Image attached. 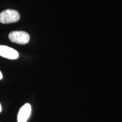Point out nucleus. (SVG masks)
<instances>
[{
	"label": "nucleus",
	"mask_w": 122,
	"mask_h": 122,
	"mask_svg": "<svg viewBox=\"0 0 122 122\" xmlns=\"http://www.w3.org/2000/svg\"><path fill=\"white\" fill-rule=\"evenodd\" d=\"M20 16L17 11L13 9H7L0 13V23L3 24L13 23L18 22Z\"/></svg>",
	"instance_id": "1"
},
{
	"label": "nucleus",
	"mask_w": 122,
	"mask_h": 122,
	"mask_svg": "<svg viewBox=\"0 0 122 122\" xmlns=\"http://www.w3.org/2000/svg\"><path fill=\"white\" fill-rule=\"evenodd\" d=\"M10 40L14 43L20 45H25L28 43L30 40V35L26 32L21 30H15L10 32L9 35Z\"/></svg>",
	"instance_id": "2"
},
{
	"label": "nucleus",
	"mask_w": 122,
	"mask_h": 122,
	"mask_svg": "<svg viewBox=\"0 0 122 122\" xmlns=\"http://www.w3.org/2000/svg\"><path fill=\"white\" fill-rule=\"evenodd\" d=\"M0 56L9 59H16L19 53L16 50L5 45H0Z\"/></svg>",
	"instance_id": "3"
},
{
	"label": "nucleus",
	"mask_w": 122,
	"mask_h": 122,
	"mask_svg": "<svg viewBox=\"0 0 122 122\" xmlns=\"http://www.w3.org/2000/svg\"><path fill=\"white\" fill-rule=\"evenodd\" d=\"M31 113V106L25 103L20 108L18 114V122H27Z\"/></svg>",
	"instance_id": "4"
},
{
	"label": "nucleus",
	"mask_w": 122,
	"mask_h": 122,
	"mask_svg": "<svg viewBox=\"0 0 122 122\" xmlns=\"http://www.w3.org/2000/svg\"><path fill=\"white\" fill-rule=\"evenodd\" d=\"M2 77H3L2 74V72H1V71H0V80H1V79H2Z\"/></svg>",
	"instance_id": "5"
},
{
	"label": "nucleus",
	"mask_w": 122,
	"mask_h": 122,
	"mask_svg": "<svg viewBox=\"0 0 122 122\" xmlns=\"http://www.w3.org/2000/svg\"><path fill=\"white\" fill-rule=\"evenodd\" d=\"M1 110H2V107H1V103H0V112H1Z\"/></svg>",
	"instance_id": "6"
}]
</instances>
